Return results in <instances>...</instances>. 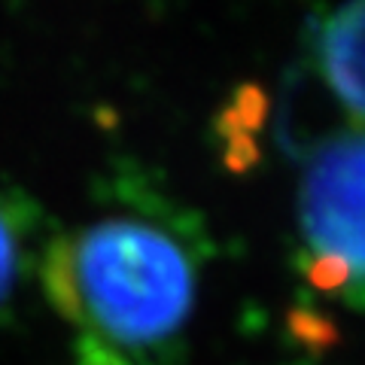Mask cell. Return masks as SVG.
<instances>
[{
    "instance_id": "cell-2",
    "label": "cell",
    "mask_w": 365,
    "mask_h": 365,
    "mask_svg": "<svg viewBox=\"0 0 365 365\" xmlns=\"http://www.w3.org/2000/svg\"><path fill=\"white\" fill-rule=\"evenodd\" d=\"M299 225L311 283L350 307H365V128L332 134L302 177Z\"/></svg>"
},
{
    "instance_id": "cell-4",
    "label": "cell",
    "mask_w": 365,
    "mask_h": 365,
    "mask_svg": "<svg viewBox=\"0 0 365 365\" xmlns=\"http://www.w3.org/2000/svg\"><path fill=\"white\" fill-rule=\"evenodd\" d=\"M21 259H25V235H21L16 213L0 198V302L13 292L21 271Z\"/></svg>"
},
{
    "instance_id": "cell-1",
    "label": "cell",
    "mask_w": 365,
    "mask_h": 365,
    "mask_svg": "<svg viewBox=\"0 0 365 365\" xmlns=\"http://www.w3.org/2000/svg\"><path fill=\"white\" fill-rule=\"evenodd\" d=\"M46 280L79 341L131 365L180 335L195 304V262L165 225L137 216L98 220L52 250Z\"/></svg>"
},
{
    "instance_id": "cell-3",
    "label": "cell",
    "mask_w": 365,
    "mask_h": 365,
    "mask_svg": "<svg viewBox=\"0 0 365 365\" xmlns=\"http://www.w3.org/2000/svg\"><path fill=\"white\" fill-rule=\"evenodd\" d=\"M317 58L335 98L365 128V4L341 6L319 25Z\"/></svg>"
}]
</instances>
